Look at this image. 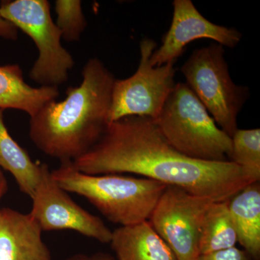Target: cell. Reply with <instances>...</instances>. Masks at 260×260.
Wrapping results in <instances>:
<instances>
[{"label": "cell", "mask_w": 260, "mask_h": 260, "mask_svg": "<svg viewBox=\"0 0 260 260\" xmlns=\"http://www.w3.org/2000/svg\"><path fill=\"white\" fill-rule=\"evenodd\" d=\"M196 260H256L245 250L234 247L214 251L209 254H201Z\"/></svg>", "instance_id": "cell-19"}, {"label": "cell", "mask_w": 260, "mask_h": 260, "mask_svg": "<svg viewBox=\"0 0 260 260\" xmlns=\"http://www.w3.org/2000/svg\"><path fill=\"white\" fill-rule=\"evenodd\" d=\"M237 242L252 257L260 255V186L254 182L245 186L229 201Z\"/></svg>", "instance_id": "cell-14"}, {"label": "cell", "mask_w": 260, "mask_h": 260, "mask_svg": "<svg viewBox=\"0 0 260 260\" xmlns=\"http://www.w3.org/2000/svg\"><path fill=\"white\" fill-rule=\"evenodd\" d=\"M110 244L118 260H178L148 220L117 228Z\"/></svg>", "instance_id": "cell-12"}, {"label": "cell", "mask_w": 260, "mask_h": 260, "mask_svg": "<svg viewBox=\"0 0 260 260\" xmlns=\"http://www.w3.org/2000/svg\"><path fill=\"white\" fill-rule=\"evenodd\" d=\"M181 71L216 124L232 138L238 129V115L250 93L247 86L233 81L223 46L215 43L195 49Z\"/></svg>", "instance_id": "cell-5"}, {"label": "cell", "mask_w": 260, "mask_h": 260, "mask_svg": "<svg viewBox=\"0 0 260 260\" xmlns=\"http://www.w3.org/2000/svg\"><path fill=\"white\" fill-rule=\"evenodd\" d=\"M213 200L167 186L148 221L178 260H196L202 222Z\"/></svg>", "instance_id": "cell-8"}, {"label": "cell", "mask_w": 260, "mask_h": 260, "mask_svg": "<svg viewBox=\"0 0 260 260\" xmlns=\"http://www.w3.org/2000/svg\"><path fill=\"white\" fill-rule=\"evenodd\" d=\"M8 190V181H7L6 179H5L4 180L2 181L1 182H0V202H1L2 198H3V196L6 194Z\"/></svg>", "instance_id": "cell-22"}, {"label": "cell", "mask_w": 260, "mask_h": 260, "mask_svg": "<svg viewBox=\"0 0 260 260\" xmlns=\"http://www.w3.org/2000/svg\"><path fill=\"white\" fill-rule=\"evenodd\" d=\"M42 162L32 161L28 152L10 135L0 109V169L15 178L19 189L31 198L40 177Z\"/></svg>", "instance_id": "cell-15"}, {"label": "cell", "mask_w": 260, "mask_h": 260, "mask_svg": "<svg viewBox=\"0 0 260 260\" xmlns=\"http://www.w3.org/2000/svg\"><path fill=\"white\" fill-rule=\"evenodd\" d=\"M155 120L169 144L185 156L230 160L232 138L218 127L187 84H175Z\"/></svg>", "instance_id": "cell-4"}, {"label": "cell", "mask_w": 260, "mask_h": 260, "mask_svg": "<svg viewBox=\"0 0 260 260\" xmlns=\"http://www.w3.org/2000/svg\"><path fill=\"white\" fill-rule=\"evenodd\" d=\"M51 177L61 189L88 200L109 221L128 226L148 220L167 184L119 174L89 175L61 160Z\"/></svg>", "instance_id": "cell-3"}, {"label": "cell", "mask_w": 260, "mask_h": 260, "mask_svg": "<svg viewBox=\"0 0 260 260\" xmlns=\"http://www.w3.org/2000/svg\"><path fill=\"white\" fill-rule=\"evenodd\" d=\"M229 201L215 202L205 213L200 230L199 255L234 247L237 244V232L229 211Z\"/></svg>", "instance_id": "cell-16"}, {"label": "cell", "mask_w": 260, "mask_h": 260, "mask_svg": "<svg viewBox=\"0 0 260 260\" xmlns=\"http://www.w3.org/2000/svg\"><path fill=\"white\" fill-rule=\"evenodd\" d=\"M55 12L56 25L60 30L61 38L67 42H78L88 25L81 1L56 0Z\"/></svg>", "instance_id": "cell-18"}, {"label": "cell", "mask_w": 260, "mask_h": 260, "mask_svg": "<svg viewBox=\"0 0 260 260\" xmlns=\"http://www.w3.org/2000/svg\"><path fill=\"white\" fill-rule=\"evenodd\" d=\"M64 260H115L111 254L108 253L98 252L92 255L84 254H77L70 256Z\"/></svg>", "instance_id": "cell-21"}, {"label": "cell", "mask_w": 260, "mask_h": 260, "mask_svg": "<svg viewBox=\"0 0 260 260\" xmlns=\"http://www.w3.org/2000/svg\"><path fill=\"white\" fill-rule=\"evenodd\" d=\"M73 164L89 175L137 174L215 202L230 200L254 183L231 160L203 161L179 153L155 119L145 116L109 123L96 144Z\"/></svg>", "instance_id": "cell-1"}, {"label": "cell", "mask_w": 260, "mask_h": 260, "mask_svg": "<svg viewBox=\"0 0 260 260\" xmlns=\"http://www.w3.org/2000/svg\"><path fill=\"white\" fill-rule=\"evenodd\" d=\"M232 140L231 161L242 168L252 182H259L260 129H238Z\"/></svg>", "instance_id": "cell-17"}, {"label": "cell", "mask_w": 260, "mask_h": 260, "mask_svg": "<svg viewBox=\"0 0 260 260\" xmlns=\"http://www.w3.org/2000/svg\"><path fill=\"white\" fill-rule=\"evenodd\" d=\"M79 86L69 87L63 101L48 102L30 117L29 136L39 150L61 160L88 152L109 124L116 78L99 58L84 65Z\"/></svg>", "instance_id": "cell-2"}, {"label": "cell", "mask_w": 260, "mask_h": 260, "mask_svg": "<svg viewBox=\"0 0 260 260\" xmlns=\"http://www.w3.org/2000/svg\"><path fill=\"white\" fill-rule=\"evenodd\" d=\"M42 232L29 213L0 208V260H52Z\"/></svg>", "instance_id": "cell-11"}, {"label": "cell", "mask_w": 260, "mask_h": 260, "mask_svg": "<svg viewBox=\"0 0 260 260\" xmlns=\"http://www.w3.org/2000/svg\"><path fill=\"white\" fill-rule=\"evenodd\" d=\"M68 193L53 179L49 166L42 162L29 213L42 232L75 231L103 244L110 243L112 231L102 219L75 203Z\"/></svg>", "instance_id": "cell-9"}, {"label": "cell", "mask_w": 260, "mask_h": 260, "mask_svg": "<svg viewBox=\"0 0 260 260\" xmlns=\"http://www.w3.org/2000/svg\"><path fill=\"white\" fill-rule=\"evenodd\" d=\"M0 38L10 41L17 40L18 38V29L13 23L3 18L1 13H0Z\"/></svg>", "instance_id": "cell-20"}, {"label": "cell", "mask_w": 260, "mask_h": 260, "mask_svg": "<svg viewBox=\"0 0 260 260\" xmlns=\"http://www.w3.org/2000/svg\"><path fill=\"white\" fill-rule=\"evenodd\" d=\"M156 49L155 41L143 39L140 44V64L135 74L114 81L109 123L127 116L158 118L176 84V62L154 68L150 58Z\"/></svg>", "instance_id": "cell-7"}, {"label": "cell", "mask_w": 260, "mask_h": 260, "mask_svg": "<svg viewBox=\"0 0 260 260\" xmlns=\"http://www.w3.org/2000/svg\"><path fill=\"white\" fill-rule=\"evenodd\" d=\"M59 95L55 87L34 88L25 81L20 65L0 66V109L23 111L32 117Z\"/></svg>", "instance_id": "cell-13"}, {"label": "cell", "mask_w": 260, "mask_h": 260, "mask_svg": "<svg viewBox=\"0 0 260 260\" xmlns=\"http://www.w3.org/2000/svg\"><path fill=\"white\" fill-rule=\"evenodd\" d=\"M3 18L30 37L39 50L29 76L41 87L58 88L68 81L75 61L61 45V34L47 0H14L0 4Z\"/></svg>", "instance_id": "cell-6"}, {"label": "cell", "mask_w": 260, "mask_h": 260, "mask_svg": "<svg viewBox=\"0 0 260 260\" xmlns=\"http://www.w3.org/2000/svg\"><path fill=\"white\" fill-rule=\"evenodd\" d=\"M170 28L162 39V44L150 58V64L160 67L177 62L186 47L197 39H208L223 47L234 48L242 34L234 28L217 25L205 18L190 0H174Z\"/></svg>", "instance_id": "cell-10"}, {"label": "cell", "mask_w": 260, "mask_h": 260, "mask_svg": "<svg viewBox=\"0 0 260 260\" xmlns=\"http://www.w3.org/2000/svg\"><path fill=\"white\" fill-rule=\"evenodd\" d=\"M4 179H5L4 174L2 172L1 169H0V182H1L2 181L4 180Z\"/></svg>", "instance_id": "cell-23"}]
</instances>
